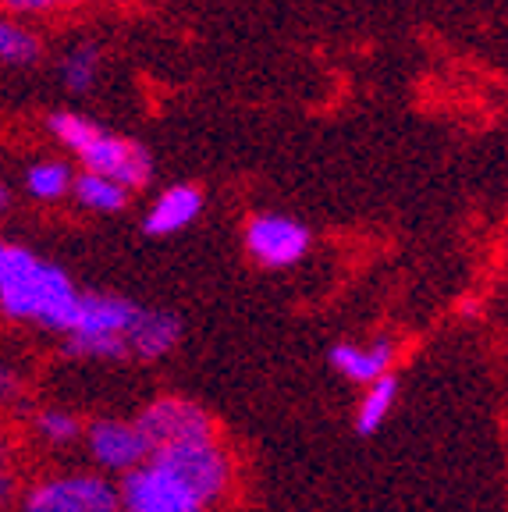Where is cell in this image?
Wrapping results in <instances>:
<instances>
[{
    "instance_id": "6",
    "label": "cell",
    "mask_w": 508,
    "mask_h": 512,
    "mask_svg": "<svg viewBox=\"0 0 508 512\" xmlns=\"http://www.w3.org/2000/svg\"><path fill=\"white\" fill-rule=\"evenodd\" d=\"M153 459H160L164 466L178 473V477L189 484L199 495V502L210 505L224 495L231 477L228 456L214 445V438H199V441H175V445L153 448Z\"/></svg>"
},
{
    "instance_id": "4",
    "label": "cell",
    "mask_w": 508,
    "mask_h": 512,
    "mask_svg": "<svg viewBox=\"0 0 508 512\" xmlns=\"http://www.w3.org/2000/svg\"><path fill=\"white\" fill-rule=\"evenodd\" d=\"M121 512H199L207 505L199 502L196 491L178 477L171 466L160 459H146V463L125 470V480L118 488Z\"/></svg>"
},
{
    "instance_id": "22",
    "label": "cell",
    "mask_w": 508,
    "mask_h": 512,
    "mask_svg": "<svg viewBox=\"0 0 508 512\" xmlns=\"http://www.w3.org/2000/svg\"><path fill=\"white\" fill-rule=\"evenodd\" d=\"M8 203H11V192H8V185L0 182V210H8Z\"/></svg>"
},
{
    "instance_id": "2",
    "label": "cell",
    "mask_w": 508,
    "mask_h": 512,
    "mask_svg": "<svg viewBox=\"0 0 508 512\" xmlns=\"http://www.w3.org/2000/svg\"><path fill=\"white\" fill-rule=\"evenodd\" d=\"M47 132L57 146L72 153L79 160L82 171H96V175H107L114 182H121L128 192L146 189L153 182V153L150 146H143L139 139L111 132L96 118L82 111H50L47 114Z\"/></svg>"
},
{
    "instance_id": "1",
    "label": "cell",
    "mask_w": 508,
    "mask_h": 512,
    "mask_svg": "<svg viewBox=\"0 0 508 512\" xmlns=\"http://www.w3.org/2000/svg\"><path fill=\"white\" fill-rule=\"evenodd\" d=\"M79 288L57 264L11 242H0V313L11 320H29L50 331L72 328Z\"/></svg>"
},
{
    "instance_id": "14",
    "label": "cell",
    "mask_w": 508,
    "mask_h": 512,
    "mask_svg": "<svg viewBox=\"0 0 508 512\" xmlns=\"http://www.w3.org/2000/svg\"><path fill=\"white\" fill-rule=\"evenodd\" d=\"M43 61V40L25 18L0 11V64L4 68H36Z\"/></svg>"
},
{
    "instance_id": "13",
    "label": "cell",
    "mask_w": 508,
    "mask_h": 512,
    "mask_svg": "<svg viewBox=\"0 0 508 512\" xmlns=\"http://www.w3.org/2000/svg\"><path fill=\"white\" fill-rule=\"evenodd\" d=\"M391 360H395V349L391 342H374V345H334L331 363L338 374L352 377V381L370 384L374 377L388 374Z\"/></svg>"
},
{
    "instance_id": "24",
    "label": "cell",
    "mask_w": 508,
    "mask_h": 512,
    "mask_svg": "<svg viewBox=\"0 0 508 512\" xmlns=\"http://www.w3.org/2000/svg\"><path fill=\"white\" fill-rule=\"evenodd\" d=\"M199 512H207V509H199Z\"/></svg>"
},
{
    "instance_id": "8",
    "label": "cell",
    "mask_w": 508,
    "mask_h": 512,
    "mask_svg": "<svg viewBox=\"0 0 508 512\" xmlns=\"http://www.w3.org/2000/svg\"><path fill=\"white\" fill-rule=\"evenodd\" d=\"M139 431L146 434L153 448L175 445V441H199L214 438V420L207 416V409H199L189 399H160L146 409L139 420Z\"/></svg>"
},
{
    "instance_id": "12",
    "label": "cell",
    "mask_w": 508,
    "mask_h": 512,
    "mask_svg": "<svg viewBox=\"0 0 508 512\" xmlns=\"http://www.w3.org/2000/svg\"><path fill=\"white\" fill-rule=\"evenodd\" d=\"M104 75V50L93 40H75L64 47L61 61H57V79L72 96H86L96 89Z\"/></svg>"
},
{
    "instance_id": "23",
    "label": "cell",
    "mask_w": 508,
    "mask_h": 512,
    "mask_svg": "<svg viewBox=\"0 0 508 512\" xmlns=\"http://www.w3.org/2000/svg\"><path fill=\"white\" fill-rule=\"evenodd\" d=\"M86 4H93V0H61V8H86Z\"/></svg>"
},
{
    "instance_id": "5",
    "label": "cell",
    "mask_w": 508,
    "mask_h": 512,
    "mask_svg": "<svg viewBox=\"0 0 508 512\" xmlns=\"http://www.w3.org/2000/svg\"><path fill=\"white\" fill-rule=\"evenodd\" d=\"M25 512H121L118 488L107 477L72 473V477H50L29 488L22 502Z\"/></svg>"
},
{
    "instance_id": "17",
    "label": "cell",
    "mask_w": 508,
    "mask_h": 512,
    "mask_svg": "<svg viewBox=\"0 0 508 512\" xmlns=\"http://www.w3.org/2000/svg\"><path fill=\"white\" fill-rule=\"evenodd\" d=\"M395 395H398V381L391 374H381L370 381L366 388V399L359 402V413H356V431L359 434H374L377 427L388 420L391 406H395Z\"/></svg>"
},
{
    "instance_id": "10",
    "label": "cell",
    "mask_w": 508,
    "mask_h": 512,
    "mask_svg": "<svg viewBox=\"0 0 508 512\" xmlns=\"http://www.w3.org/2000/svg\"><path fill=\"white\" fill-rule=\"evenodd\" d=\"M203 189L192 182H178V185H167L160 192L153 207L146 210L143 217V232L153 235V239H167V235H178L185 232L199 214H203Z\"/></svg>"
},
{
    "instance_id": "7",
    "label": "cell",
    "mask_w": 508,
    "mask_h": 512,
    "mask_svg": "<svg viewBox=\"0 0 508 512\" xmlns=\"http://www.w3.org/2000/svg\"><path fill=\"white\" fill-rule=\"evenodd\" d=\"M310 228L288 214H256L246 224V249L260 267L281 271L295 267L302 256L310 253Z\"/></svg>"
},
{
    "instance_id": "19",
    "label": "cell",
    "mask_w": 508,
    "mask_h": 512,
    "mask_svg": "<svg viewBox=\"0 0 508 512\" xmlns=\"http://www.w3.org/2000/svg\"><path fill=\"white\" fill-rule=\"evenodd\" d=\"M61 8V0H0V11L4 15H15V18H40V15H50V11Z\"/></svg>"
},
{
    "instance_id": "15",
    "label": "cell",
    "mask_w": 508,
    "mask_h": 512,
    "mask_svg": "<svg viewBox=\"0 0 508 512\" xmlns=\"http://www.w3.org/2000/svg\"><path fill=\"white\" fill-rule=\"evenodd\" d=\"M72 196L82 210H93V214H121L128 207V200H132V192L121 182L82 168L72 178Z\"/></svg>"
},
{
    "instance_id": "11",
    "label": "cell",
    "mask_w": 508,
    "mask_h": 512,
    "mask_svg": "<svg viewBox=\"0 0 508 512\" xmlns=\"http://www.w3.org/2000/svg\"><path fill=\"white\" fill-rule=\"evenodd\" d=\"M182 338V320L167 310H139L135 324L128 328V356L135 360H157L164 352H171Z\"/></svg>"
},
{
    "instance_id": "21",
    "label": "cell",
    "mask_w": 508,
    "mask_h": 512,
    "mask_svg": "<svg viewBox=\"0 0 508 512\" xmlns=\"http://www.w3.org/2000/svg\"><path fill=\"white\" fill-rule=\"evenodd\" d=\"M11 491H15V480H11L8 466H4V459H0V505L8 502V498H11Z\"/></svg>"
},
{
    "instance_id": "16",
    "label": "cell",
    "mask_w": 508,
    "mask_h": 512,
    "mask_svg": "<svg viewBox=\"0 0 508 512\" xmlns=\"http://www.w3.org/2000/svg\"><path fill=\"white\" fill-rule=\"evenodd\" d=\"M72 178H75V168L68 160H61V157L32 160L29 168H25V192H29L32 200L57 203L72 192Z\"/></svg>"
},
{
    "instance_id": "3",
    "label": "cell",
    "mask_w": 508,
    "mask_h": 512,
    "mask_svg": "<svg viewBox=\"0 0 508 512\" xmlns=\"http://www.w3.org/2000/svg\"><path fill=\"white\" fill-rule=\"evenodd\" d=\"M143 306H135L125 296L111 292H79L72 328L68 335V352L72 356H93V360H125L128 356V328L135 324Z\"/></svg>"
},
{
    "instance_id": "20",
    "label": "cell",
    "mask_w": 508,
    "mask_h": 512,
    "mask_svg": "<svg viewBox=\"0 0 508 512\" xmlns=\"http://www.w3.org/2000/svg\"><path fill=\"white\" fill-rule=\"evenodd\" d=\"M15 395H18V377H15V370L0 363V402H11Z\"/></svg>"
},
{
    "instance_id": "9",
    "label": "cell",
    "mask_w": 508,
    "mask_h": 512,
    "mask_svg": "<svg viewBox=\"0 0 508 512\" xmlns=\"http://www.w3.org/2000/svg\"><path fill=\"white\" fill-rule=\"evenodd\" d=\"M86 441L96 463L114 473H125L132 466L146 463L153 452V445L139 431V424H125V420H96L86 431Z\"/></svg>"
},
{
    "instance_id": "18",
    "label": "cell",
    "mask_w": 508,
    "mask_h": 512,
    "mask_svg": "<svg viewBox=\"0 0 508 512\" xmlns=\"http://www.w3.org/2000/svg\"><path fill=\"white\" fill-rule=\"evenodd\" d=\"M40 434L54 445H64V441L79 438V420L64 409H47V413H40Z\"/></svg>"
}]
</instances>
